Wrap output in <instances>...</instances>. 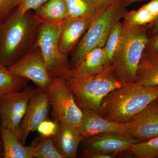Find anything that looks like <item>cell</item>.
I'll return each instance as SVG.
<instances>
[{
    "label": "cell",
    "instance_id": "cell-17",
    "mask_svg": "<svg viewBox=\"0 0 158 158\" xmlns=\"http://www.w3.org/2000/svg\"><path fill=\"white\" fill-rule=\"evenodd\" d=\"M135 82L144 86H158V52H144Z\"/></svg>",
    "mask_w": 158,
    "mask_h": 158
},
{
    "label": "cell",
    "instance_id": "cell-32",
    "mask_svg": "<svg viewBox=\"0 0 158 158\" xmlns=\"http://www.w3.org/2000/svg\"><path fill=\"white\" fill-rule=\"evenodd\" d=\"M153 15L156 19L158 17V0H151L142 6Z\"/></svg>",
    "mask_w": 158,
    "mask_h": 158
},
{
    "label": "cell",
    "instance_id": "cell-21",
    "mask_svg": "<svg viewBox=\"0 0 158 158\" xmlns=\"http://www.w3.org/2000/svg\"><path fill=\"white\" fill-rule=\"evenodd\" d=\"M29 81L13 75L7 67L0 64V97L23 90L27 86Z\"/></svg>",
    "mask_w": 158,
    "mask_h": 158
},
{
    "label": "cell",
    "instance_id": "cell-19",
    "mask_svg": "<svg viewBox=\"0 0 158 158\" xmlns=\"http://www.w3.org/2000/svg\"><path fill=\"white\" fill-rule=\"evenodd\" d=\"M33 11L41 22H61L69 16L65 0H49Z\"/></svg>",
    "mask_w": 158,
    "mask_h": 158
},
{
    "label": "cell",
    "instance_id": "cell-7",
    "mask_svg": "<svg viewBox=\"0 0 158 158\" xmlns=\"http://www.w3.org/2000/svg\"><path fill=\"white\" fill-rule=\"evenodd\" d=\"M47 93L52 109L53 120L57 124L67 123L78 128L83 113L67 86L66 80L62 78H54Z\"/></svg>",
    "mask_w": 158,
    "mask_h": 158
},
{
    "label": "cell",
    "instance_id": "cell-11",
    "mask_svg": "<svg viewBox=\"0 0 158 158\" xmlns=\"http://www.w3.org/2000/svg\"><path fill=\"white\" fill-rule=\"evenodd\" d=\"M124 134L139 142L158 137V105L154 101L136 115Z\"/></svg>",
    "mask_w": 158,
    "mask_h": 158
},
{
    "label": "cell",
    "instance_id": "cell-33",
    "mask_svg": "<svg viewBox=\"0 0 158 158\" xmlns=\"http://www.w3.org/2000/svg\"><path fill=\"white\" fill-rule=\"evenodd\" d=\"M151 29V33L153 35L158 33V17L152 23L148 25V28Z\"/></svg>",
    "mask_w": 158,
    "mask_h": 158
},
{
    "label": "cell",
    "instance_id": "cell-5",
    "mask_svg": "<svg viewBox=\"0 0 158 158\" xmlns=\"http://www.w3.org/2000/svg\"><path fill=\"white\" fill-rule=\"evenodd\" d=\"M63 21L41 23L36 45L40 49L50 77L67 80L73 75L70 62L68 56L60 52L59 45Z\"/></svg>",
    "mask_w": 158,
    "mask_h": 158
},
{
    "label": "cell",
    "instance_id": "cell-34",
    "mask_svg": "<svg viewBox=\"0 0 158 158\" xmlns=\"http://www.w3.org/2000/svg\"><path fill=\"white\" fill-rule=\"evenodd\" d=\"M144 1H146V0H123L122 6L123 8H126L134 3L143 2Z\"/></svg>",
    "mask_w": 158,
    "mask_h": 158
},
{
    "label": "cell",
    "instance_id": "cell-35",
    "mask_svg": "<svg viewBox=\"0 0 158 158\" xmlns=\"http://www.w3.org/2000/svg\"><path fill=\"white\" fill-rule=\"evenodd\" d=\"M4 158V150H3L2 141L0 136V158Z\"/></svg>",
    "mask_w": 158,
    "mask_h": 158
},
{
    "label": "cell",
    "instance_id": "cell-4",
    "mask_svg": "<svg viewBox=\"0 0 158 158\" xmlns=\"http://www.w3.org/2000/svg\"><path fill=\"white\" fill-rule=\"evenodd\" d=\"M66 83L79 107L90 109L98 113L105 97L125 84L118 78L111 65L106 66L102 72L95 75H72L66 80Z\"/></svg>",
    "mask_w": 158,
    "mask_h": 158
},
{
    "label": "cell",
    "instance_id": "cell-9",
    "mask_svg": "<svg viewBox=\"0 0 158 158\" xmlns=\"http://www.w3.org/2000/svg\"><path fill=\"white\" fill-rule=\"evenodd\" d=\"M7 69L13 75L28 79L46 92L52 81L40 49L37 45L33 50Z\"/></svg>",
    "mask_w": 158,
    "mask_h": 158
},
{
    "label": "cell",
    "instance_id": "cell-10",
    "mask_svg": "<svg viewBox=\"0 0 158 158\" xmlns=\"http://www.w3.org/2000/svg\"><path fill=\"white\" fill-rule=\"evenodd\" d=\"M50 107L46 91L37 87L18 130V137L23 144L25 145L30 133L37 131L40 124L47 119Z\"/></svg>",
    "mask_w": 158,
    "mask_h": 158
},
{
    "label": "cell",
    "instance_id": "cell-28",
    "mask_svg": "<svg viewBox=\"0 0 158 158\" xmlns=\"http://www.w3.org/2000/svg\"><path fill=\"white\" fill-rule=\"evenodd\" d=\"M49 0H21L17 9L21 13L29 11H34Z\"/></svg>",
    "mask_w": 158,
    "mask_h": 158
},
{
    "label": "cell",
    "instance_id": "cell-23",
    "mask_svg": "<svg viewBox=\"0 0 158 158\" xmlns=\"http://www.w3.org/2000/svg\"><path fill=\"white\" fill-rule=\"evenodd\" d=\"M122 31V21H118L113 26L108 35L103 47L105 66L111 65L112 59L121 39Z\"/></svg>",
    "mask_w": 158,
    "mask_h": 158
},
{
    "label": "cell",
    "instance_id": "cell-12",
    "mask_svg": "<svg viewBox=\"0 0 158 158\" xmlns=\"http://www.w3.org/2000/svg\"><path fill=\"white\" fill-rule=\"evenodd\" d=\"M85 149L116 156L128 151L139 141L124 134L106 133L84 138Z\"/></svg>",
    "mask_w": 158,
    "mask_h": 158
},
{
    "label": "cell",
    "instance_id": "cell-31",
    "mask_svg": "<svg viewBox=\"0 0 158 158\" xmlns=\"http://www.w3.org/2000/svg\"><path fill=\"white\" fill-rule=\"evenodd\" d=\"M144 52H158V33L149 38Z\"/></svg>",
    "mask_w": 158,
    "mask_h": 158
},
{
    "label": "cell",
    "instance_id": "cell-29",
    "mask_svg": "<svg viewBox=\"0 0 158 158\" xmlns=\"http://www.w3.org/2000/svg\"><path fill=\"white\" fill-rule=\"evenodd\" d=\"M99 10H102L114 6L122 5L123 0H94Z\"/></svg>",
    "mask_w": 158,
    "mask_h": 158
},
{
    "label": "cell",
    "instance_id": "cell-2",
    "mask_svg": "<svg viewBox=\"0 0 158 158\" xmlns=\"http://www.w3.org/2000/svg\"><path fill=\"white\" fill-rule=\"evenodd\" d=\"M158 98V86L126 83L105 97L98 113L110 121L128 123Z\"/></svg>",
    "mask_w": 158,
    "mask_h": 158
},
{
    "label": "cell",
    "instance_id": "cell-27",
    "mask_svg": "<svg viewBox=\"0 0 158 158\" xmlns=\"http://www.w3.org/2000/svg\"><path fill=\"white\" fill-rule=\"evenodd\" d=\"M58 128V124L53 121L44 120L37 129L40 135L45 137H52L55 135Z\"/></svg>",
    "mask_w": 158,
    "mask_h": 158
},
{
    "label": "cell",
    "instance_id": "cell-14",
    "mask_svg": "<svg viewBox=\"0 0 158 158\" xmlns=\"http://www.w3.org/2000/svg\"><path fill=\"white\" fill-rule=\"evenodd\" d=\"M91 22L81 19L68 17L63 21L59 36V50L68 56L77 45L90 26Z\"/></svg>",
    "mask_w": 158,
    "mask_h": 158
},
{
    "label": "cell",
    "instance_id": "cell-1",
    "mask_svg": "<svg viewBox=\"0 0 158 158\" xmlns=\"http://www.w3.org/2000/svg\"><path fill=\"white\" fill-rule=\"evenodd\" d=\"M41 23L32 10L16 9L0 24V64L8 68L36 47Z\"/></svg>",
    "mask_w": 158,
    "mask_h": 158
},
{
    "label": "cell",
    "instance_id": "cell-13",
    "mask_svg": "<svg viewBox=\"0 0 158 158\" xmlns=\"http://www.w3.org/2000/svg\"><path fill=\"white\" fill-rule=\"evenodd\" d=\"M82 117L78 129L84 138L106 133L124 134L129 123H118L110 121L99 113L88 109H81Z\"/></svg>",
    "mask_w": 158,
    "mask_h": 158
},
{
    "label": "cell",
    "instance_id": "cell-16",
    "mask_svg": "<svg viewBox=\"0 0 158 158\" xmlns=\"http://www.w3.org/2000/svg\"><path fill=\"white\" fill-rule=\"evenodd\" d=\"M0 136L2 141L4 158L35 157L34 148L23 144L14 130L1 126Z\"/></svg>",
    "mask_w": 158,
    "mask_h": 158
},
{
    "label": "cell",
    "instance_id": "cell-6",
    "mask_svg": "<svg viewBox=\"0 0 158 158\" xmlns=\"http://www.w3.org/2000/svg\"><path fill=\"white\" fill-rule=\"evenodd\" d=\"M125 9L122 5H117L101 11L91 23L73 52L71 69L89 51L96 48L104 47L111 29L124 17L127 11Z\"/></svg>",
    "mask_w": 158,
    "mask_h": 158
},
{
    "label": "cell",
    "instance_id": "cell-30",
    "mask_svg": "<svg viewBox=\"0 0 158 158\" xmlns=\"http://www.w3.org/2000/svg\"><path fill=\"white\" fill-rule=\"evenodd\" d=\"M83 157L86 158H113L116 157V156L94 151L85 149L83 152Z\"/></svg>",
    "mask_w": 158,
    "mask_h": 158
},
{
    "label": "cell",
    "instance_id": "cell-26",
    "mask_svg": "<svg viewBox=\"0 0 158 158\" xmlns=\"http://www.w3.org/2000/svg\"><path fill=\"white\" fill-rule=\"evenodd\" d=\"M21 0H0V24L10 15L15 8H18Z\"/></svg>",
    "mask_w": 158,
    "mask_h": 158
},
{
    "label": "cell",
    "instance_id": "cell-18",
    "mask_svg": "<svg viewBox=\"0 0 158 158\" xmlns=\"http://www.w3.org/2000/svg\"><path fill=\"white\" fill-rule=\"evenodd\" d=\"M106 67L103 48H96L87 53L71 68L73 75L87 76L101 73Z\"/></svg>",
    "mask_w": 158,
    "mask_h": 158
},
{
    "label": "cell",
    "instance_id": "cell-24",
    "mask_svg": "<svg viewBox=\"0 0 158 158\" xmlns=\"http://www.w3.org/2000/svg\"><path fill=\"white\" fill-rule=\"evenodd\" d=\"M128 152L137 158H158V137L136 143Z\"/></svg>",
    "mask_w": 158,
    "mask_h": 158
},
{
    "label": "cell",
    "instance_id": "cell-3",
    "mask_svg": "<svg viewBox=\"0 0 158 158\" xmlns=\"http://www.w3.org/2000/svg\"><path fill=\"white\" fill-rule=\"evenodd\" d=\"M148 26L123 23L121 39L111 65L118 78L125 84L135 81L138 64L149 39Z\"/></svg>",
    "mask_w": 158,
    "mask_h": 158
},
{
    "label": "cell",
    "instance_id": "cell-25",
    "mask_svg": "<svg viewBox=\"0 0 158 158\" xmlns=\"http://www.w3.org/2000/svg\"><path fill=\"white\" fill-rule=\"evenodd\" d=\"M123 19V23L134 26L148 25L156 20L153 15L143 6L138 10L127 11Z\"/></svg>",
    "mask_w": 158,
    "mask_h": 158
},
{
    "label": "cell",
    "instance_id": "cell-20",
    "mask_svg": "<svg viewBox=\"0 0 158 158\" xmlns=\"http://www.w3.org/2000/svg\"><path fill=\"white\" fill-rule=\"evenodd\" d=\"M69 12V17L81 19L92 22L99 15V10L94 0H65Z\"/></svg>",
    "mask_w": 158,
    "mask_h": 158
},
{
    "label": "cell",
    "instance_id": "cell-8",
    "mask_svg": "<svg viewBox=\"0 0 158 158\" xmlns=\"http://www.w3.org/2000/svg\"><path fill=\"white\" fill-rule=\"evenodd\" d=\"M35 90L36 88L27 86L23 90L0 97V120L2 127L11 129L17 133Z\"/></svg>",
    "mask_w": 158,
    "mask_h": 158
},
{
    "label": "cell",
    "instance_id": "cell-37",
    "mask_svg": "<svg viewBox=\"0 0 158 158\" xmlns=\"http://www.w3.org/2000/svg\"><path fill=\"white\" fill-rule=\"evenodd\" d=\"M1 127V120H0V127Z\"/></svg>",
    "mask_w": 158,
    "mask_h": 158
},
{
    "label": "cell",
    "instance_id": "cell-36",
    "mask_svg": "<svg viewBox=\"0 0 158 158\" xmlns=\"http://www.w3.org/2000/svg\"><path fill=\"white\" fill-rule=\"evenodd\" d=\"M154 102L156 103V104L157 105H158V98L157 99H156V100Z\"/></svg>",
    "mask_w": 158,
    "mask_h": 158
},
{
    "label": "cell",
    "instance_id": "cell-15",
    "mask_svg": "<svg viewBox=\"0 0 158 158\" xmlns=\"http://www.w3.org/2000/svg\"><path fill=\"white\" fill-rule=\"evenodd\" d=\"M53 136L54 143L63 158H74L81 141L84 139L77 127L67 123H58Z\"/></svg>",
    "mask_w": 158,
    "mask_h": 158
},
{
    "label": "cell",
    "instance_id": "cell-22",
    "mask_svg": "<svg viewBox=\"0 0 158 158\" xmlns=\"http://www.w3.org/2000/svg\"><path fill=\"white\" fill-rule=\"evenodd\" d=\"M34 148L36 158H63L57 148L52 137L40 135L31 143Z\"/></svg>",
    "mask_w": 158,
    "mask_h": 158
}]
</instances>
